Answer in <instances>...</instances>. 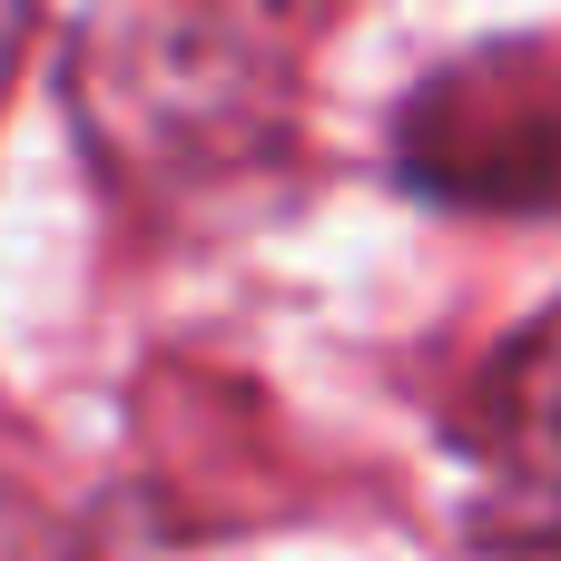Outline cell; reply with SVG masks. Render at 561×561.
Here are the masks:
<instances>
[{
	"mask_svg": "<svg viewBox=\"0 0 561 561\" xmlns=\"http://www.w3.org/2000/svg\"><path fill=\"white\" fill-rule=\"evenodd\" d=\"M0 561H69V542L20 503V493H0Z\"/></svg>",
	"mask_w": 561,
	"mask_h": 561,
	"instance_id": "2",
	"label": "cell"
},
{
	"mask_svg": "<svg viewBox=\"0 0 561 561\" xmlns=\"http://www.w3.org/2000/svg\"><path fill=\"white\" fill-rule=\"evenodd\" d=\"M473 454H483L493 561H561V306L493 355L473 404Z\"/></svg>",
	"mask_w": 561,
	"mask_h": 561,
	"instance_id": "1",
	"label": "cell"
},
{
	"mask_svg": "<svg viewBox=\"0 0 561 561\" xmlns=\"http://www.w3.org/2000/svg\"><path fill=\"white\" fill-rule=\"evenodd\" d=\"M30 49V10H0V89H10V59Z\"/></svg>",
	"mask_w": 561,
	"mask_h": 561,
	"instance_id": "3",
	"label": "cell"
}]
</instances>
